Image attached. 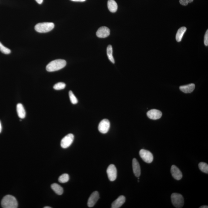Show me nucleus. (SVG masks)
I'll use <instances>...</instances> for the list:
<instances>
[{
  "label": "nucleus",
  "mask_w": 208,
  "mask_h": 208,
  "mask_svg": "<svg viewBox=\"0 0 208 208\" xmlns=\"http://www.w3.org/2000/svg\"><path fill=\"white\" fill-rule=\"evenodd\" d=\"M66 65V62L64 60L56 59L49 62L46 66V69L48 72H54L62 69Z\"/></svg>",
  "instance_id": "f257e3e1"
},
{
  "label": "nucleus",
  "mask_w": 208,
  "mask_h": 208,
  "mask_svg": "<svg viewBox=\"0 0 208 208\" xmlns=\"http://www.w3.org/2000/svg\"><path fill=\"white\" fill-rule=\"evenodd\" d=\"M1 205L4 208H17L18 207V202L14 196L7 195L2 199Z\"/></svg>",
  "instance_id": "f03ea898"
},
{
  "label": "nucleus",
  "mask_w": 208,
  "mask_h": 208,
  "mask_svg": "<svg viewBox=\"0 0 208 208\" xmlns=\"http://www.w3.org/2000/svg\"><path fill=\"white\" fill-rule=\"evenodd\" d=\"M54 28L53 23H38L35 26V29L40 33H46L50 32Z\"/></svg>",
  "instance_id": "7ed1b4c3"
},
{
  "label": "nucleus",
  "mask_w": 208,
  "mask_h": 208,
  "mask_svg": "<svg viewBox=\"0 0 208 208\" xmlns=\"http://www.w3.org/2000/svg\"><path fill=\"white\" fill-rule=\"evenodd\" d=\"M171 202L175 207L181 208L184 205V198L182 195L177 193H173L171 195Z\"/></svg>",
  "instance_id": "20e7f679"
},
{
  "label": "nucleus",
  "mask_w": 208,
  "mask_h": 208,
  "mask_svg": "<svg viewBox=\"0 0 208 208\" xmlns=\"http://www.w3.org/2000/svg\"><path fill=\"white\" fill-rule=\"evenodd\" d=\"M139 155L142 159L148 163H151L153 160V154L149 151L145 149H141L139 152Z\"/></svg>",
  "instance_id": "39448f33"
},
{
  "label": "nucleus",
  "mask_w": 208,
  "mask_h": 208,
  "mask_svg": "<svg viewBox=\"0 0 208 208\" xmlns=\"http://www.w3.org/2000/svg\"><path fill=\"white\" fill-rule=\"evenodd\" d=\"M74 136L72 134H69L62 139L61 146L63 149L68 148L72 144L74 141Z\"/></svg>",
  "instance_id": "423d86ee"
},
{
  "label": "nucleus",
  "mask_w": 208,
  "mask_h": 208,
  "mask_svg": "<svg viewBox=\"0 0 208 208\" xmlns=\"http://www.w3.org/2000/svg\"><path fill=\"white\" fill-rule=\"evenodd\" d=\"M108 178L110 181L115 180L117 178V169L114 165H110L106 170Z\"/></svg>",
  "instance_id": "0eeeda50"
},
{
  "label": "nucleus",
  "mask_w": 208,
  "mask_h": 208,
  "mask_svg": "<svg viewBox=\"0 0 208 208\" xmlns=\"http://www.w3.org/2000/svg\"><path fill=\"white\" fill-rule=\"evenodd\" d=\"M110 123L107 119H104L100 122L98 129L99 132L103 134L107 133L110 129Z\"/></svg>",
  "instance_id": "6e6552de"
},
{
  "label": "nucleus",
  "mask_w": 208,
  "mask_h": 208,
  "mask_svg": "<svg viewBox=\"0 0 208 208\" xmlns=\"http://www.w3.org/2000/svg\"><path fill=\"white\" fill-rule=\"evenodd\" d=\"M99 193L97 191H95L91 194L88 201V205L89 207H93L99 198Z\"/></svg>",
  "instance_id": "1a4fd4ad"
},
{
  "label": "nucleus",
  "mask_w": 208,
  "mask_h": 208,
  "mask_svg": "<svg viewBox=\"0 0 208 208\" xmlns=\"http://www.w3.org/2000/svg\"><path fill=\"white\" fill-rule=\"evenodd\" d=\"M162 115V112L159 110L153 109L149 110L147 113V115L149 119L156 120L161 118Z\"/></svg>",
  "instance_id": "9d476101"
},
{
  "label": "nucleus",
  "mask_w": 208,
  "mask_h": 208,
  "mask_svg": "<svg viewBox=\"0 0 208 208\" xmlns=\"http://www.w3.org/2000/svg\"><path fill=\"white\" fill-rule=\"evenodd\" d=\"M110 29L106 26H103L100 28L97 32V36L99 38H105L110 35Z\"/></svg>",
  "instance_id": "9b49d317"
},
{
  "label": "nucleus",
  "mask_w": 208,
  "mask_h": 208,
  "mask_svg": "<svg viewBox=\"0 0 208 208\" xmlns=\"http://www.w3.org/2000/svg\"><path fill=\"white\" fill-rule=\"evenodd\" d=\"M171 173L172 177L175 180H180L182 178V174L181 171L177 166L174 165L171 166Z\"/></svg>",
  "instance_id": "f8f14e48"
},
{
  "label": "nucleus",
  "mask_w": 208,
  "mask_h": 208,
  "mask_svg": "<svg viewBox=\"0 0 208 208\" xmlns=\"http://www.w3.org/2000/svg\"><path fill=\"white\" fill-rule=\"evenodd\" d=\"M133 170L135 176L139 177L141 175V168L138 161L136 158H133L132 161Z\"/></svg>",
  "instance_id": "ddd939ff"
},
{
  "label": "nucleus",
  "mask_w": 208,
  "mask_h": 208,
  "mask_svg": "<svg viewBox=\"0 0 208 208\" xmlns=\"http://www.w3.org/2000/svg\"><path fill=\"white\" fill-rule=\"evenodd\" d=\"M126 201L125 196H121L118 197L111 204L112 208H119L124 204Z\"/></svg>",
  "instance_id": "4468645a"
},
{
  "label": "nucleus",
  "mask_w": 208,
  "mask_h": 208,
  "mask_svg": "<svg viewBox=\"0 0 208 208\" xmlns=\"http://www.w3.org/2000/svg\"><path fill=\"white\" fill-rule=\"evenodd\" d=\"M195 85L193 83L187 85L182 86L180 87V89L182 92L185 93H192L194 90Z\"/></svg>",
  "instance_id": "2eb2a0df"
},
{
  "label": "nucleus",
  "mask_w": 208,
  "mask_h": 208,
  "mask_svg": "<svg viewBox=\"0 0 208 208\" xmlns=\"http://www.w3.org/2000/svg\"><path fill=\"white\" fill-rule=\"evenodd\" d=\"M17 111L18 116L21 119H23L26 117V113L24 106L21 103H18L17 105Z\"/></svg>",
  "instance_id": "dca6fc26"
},
{
  "label": "nucleus",
  "mask_w": 208,
  "mask_h": 208,
  "mask_svg": "<svg viewBox=\"0 0 208 208\" xmlns=\"http://www.w3.org/2000/svg\"><path fill=\"white\" fill-rule=\"evenodd\" d=\"M108 7L111 12H115L118 10V5L114 0H109L108 2Z\"/></svg>",
  "instance_id": "f3484780"
},
{
  "label": "nucleus",
  "mask_w": 208,
  "mask_h": 208,
  "mask_svg": "<svg viewBox=\"0 0 208 208\" xmlns=\"http://www.w3.org/2000/svg\"><path fill=\"white\" fill-rule=\"evenodd\" d=\"M187 30V28L185 27H182L178 30L176 35L177 41L179 42L181 41L184 33Z\"/></svg>",
  "instance_id": "a211bd4d"
},
{
  "label": "nucleus",
  "mask_w": 208,
  "mask_h": 208,
  "mask_svg": "<svg viewBox=\"0 0 208 208\" xmlns=\"http://www.w3.org/2000/svg\"><path fill=\"white\" fill-rule=\"evenodd\" d=\"M52 189L57 194L62 195L63 193V189L60 185L57 184H53L51 185Z\"/></svg>",
  "instance_id": "6ab92c4d"
},
{
  "label": "nucleus",
  "mask_w": 208,
  "mask_h": 208,
  "mask_svg": "<svg viewBox=\"0 0 208 208\" xmlns=\"http://www.w3.org/2000/svg\"><path fill=\"white\" fill-rule=\"evenodd\" d=\"M107 54L110 61L114 64L115 62L113 56V48L111 45H109L107 48Z\"/></svg>",
  "instance_id": "aec40b11"
},
{
  "label": "nucleus",
  "mask_w": 208,
  "mask_h": 208,
  "mask_svg": "<svg viewBox=\"0 0 208 208\" xmlns=\"http://www.w3.org/2000/svg\"><path fill=\"white\" fill-rule=\"evenodd\" d=\"M198 167L200 170L203 172L208 174V165L204 162H201L199 163Z\"/></svg>",
  "instance_id": "412c9836"
},
{
  "label": "nucleus",
  "mask_w": 208,
  "mask_h": 208,
  "mask_svg": "<svg viewBox=\"0 0 208 208\" xmlns=\"http://www.w3.org/2000/svg\"><path fill=\"white\" fill-rule=\"evenodd\" d=\"M70 177L68 174H62L59 177L58 181L59 182L65 183L67 182L69 180Z\"/></svg>",
  "instance_id": "4be33fe9"
},
{
  "label": "nucleus",
  "mask_w": 208,
  "mask_h": 208,
  "mask_svg": "<svg viewBox=\"0 0 208 208\" xmlns=\"http://www.w3.org/2000/svg\"><path fill=\"white\" fill-rule=\"evenodd\" d=\"M66 84L62 82H59L56 83L53 86V88L55 90H59L64 89L66 87Z\"/></svg>",
  "instance_id": "5701e85b"
},
{
  "label": "nucleus",
  "mask_w": 208,
  "mask_h": 208,
  "mask_svg": "<svg viewBox=\"0 0 208 208\" xmlns=\"http://www.w3.org/2000/svg\"><path fill=\"white\" fill-rule=\"evenodd\" d=\"M0 51L6 54H10L11 53L10 49L4 46L1 42H0Z\"/></svg>",
  "instance_id": "b1692460"
},
{
  "label": "nucleus",
  "mask_w": 208,
  "mask_h": 208,
  "mask_svg": "<svg viewBox=\"0 0 208 208\" xmlns=\"http://www.w3.org/2000/svg\"><path fill=\"white\" fill-rule=\"evenodd\" d=\"M69 94L70 100V101H71V103L74 104V105L77 103L78 102L77 99L76 97H75L72 91H70L69 93Z\"/></svg>",
  "instance_id": "393cba45"
},
{
  "label": "nucleus",
  "mask_w": 208,
  "mask_h": 208,
  "mask_svg": "<svg viewBox=\"0 0 208 208\" xmlns=\"http://www.w3.org/2000/svg\"><path fill=\"white\" fill-rule=\"evenodd\" d=\"M193 0H180L179 2L183 6H187L188 3H191L193 2Z\"/></svg>",
  "instance_id": "a878e982"
},
{
  "label": "nucleus",
  "mask_w": 208,
  "mask_h": 208,
  "mask_svg": "<svg viewBox=\"0 0 208 208\" xmlns=\"http://www.w3.org/2000/svg\"><path fill=\"white\" fill-rule=\"evenodd\" d=\"M204 44L206 46L208 45V30L207 31L204 37Z\"/></svg>",
  "instance_id": "bb28decb"
},
{
  "label": "nucleus",
  "mask_w": 208,
  "mask_h": 208,
  "mask_svg": "<svg viewBox=\"0 0 208 208\" xmlns=\"http://www.w3.org/2000/svg\"><path fill=\"white\" fill-rule=\"evenodd\" d=\"M35 1L37 2V3L40 4H42L43 1V0H35Z\"/></svg>",
  "instance_id": "cd10ccee"
},
{
  "label": "nucleus",
  "mask_w": 208,
  "mask_h": 208,
  "mask_svg": "<svg viewBox=\"0 0 208 208\" xmlns=\"http://www.w3.org/2000/svg\"><path fill=\"white\" fill-rule=\"evenodd\" d=\"M71 1H74V2H84L86 0H71Z\"/></svg>",
  "instance_id": "c85d7f7f"
},
{
  "label": "nucleus",
  "mask_w": 208,
  "mask_h": 208,
  "mask_svg": "<svg viewBox=\"0 0 208 208\" xmlns=\"http://www.w3.org/2000/svg\"><path fill=\"white\" fill-rule=\"evenodd\" d=\"M2 125H1V121H0V133L2 132Z\"/></svg>",
  "instance_id": "c756f323"
},
{
  "label": "nucleus",
  "mask_w": 208,
  "mask_h": 208,
  "mask_svg": "<svg viewBox=\"0 0 208 208\" xmlns=\"http://www.w3.org/2000/svg\"><path fill=\"white\" fill-rule=\"evenodd\" d=\"M200 208H208V206L207 205H204V206H201Z\"/></svg>",
  "instance_id": "7c9ffc66"
},
{
  "label": "nucleus",
  "mask_w": 208,
  "mask_h": 208,
  "mask_svg": "<svg viewBox=\"0 0 208 208\" xmlns=\"http://www.w3.org/2000/svg\"><path fill=\"white\" fill-rule=\"evenodd\" d=\"M44 208H51V207H44Z\"/></svg>",
  "instance_id": "2f4dec72"
}]
</instances>
